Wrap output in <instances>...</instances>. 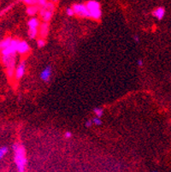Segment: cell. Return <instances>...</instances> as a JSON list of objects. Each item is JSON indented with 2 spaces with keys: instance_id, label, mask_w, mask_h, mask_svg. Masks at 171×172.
Instances as JSON below:
<instances>
[{
  "instance_id": "cell-1",
  "label": "cell",
  "mask_w": 171,
  "mask_h": 172,
  "mask_svg": "<svg viewBox=\"0 0 171 172\" xmlns=\"http://www.w3.org/2000/svg\"><path fill=\"white\" fill-rule=\"evenodd\" d=\"M12 148L14 151V161L16 165L17 170L20 172L25 171L27 163L25 147L20 143H16L13 145Z\"/></svg>"
},
{
  "instance_id": "cell-2",
  "label": "cell",
  "mask_w": 171,
  "mask_h": 172,
  "mask_svg": "<svg viewBox=\"0 0 171 172\" xmlns=\"http://www.w3.org/2000/svg\"><path fill=\"white\" fill-rule=\"evenodd\" d=\"M86 8L88 9L90 14V17L94 20H99L102 16V11L100 8L99 3L95 0H91L86 3Z\"/></svg>"
},
{
  "instance_id": "cell-3",
  "label": "cell",
  "mask_w": 171,
  "mask_h": 172,
  "mask_svg": "<svg viewBox=\"0 0 171 172\" xmlns=\"http://www.w3.org/2000/svg\"><path fill=\"white\" fill-rule=\"evenodd\" d=\"M54 3L53 2H47L45 5H43L42 8L39 9V16H41L44 22H49L52 17V15L54 12Z\"/></svg>"
},
{
  "instance_id": "cell-4",
  "label": "cell",
  "mask_w": 171,
  "mask_h": 172,
  "mask_svg": "<svg viewBox=\"0 0 171 172\" xmlns=\"http://www.w3.org/2000/svg\"><path fill=\"white\" fill-rule=\"evenodd\" d=\"M73 9L75 11V14L78 16L79 17H90V14L88 9L86 8V5L82 4H76L73 5Z\"/></svg>"
},
{
  "instance_id": "cell-5",
  "label": "cell",
  "mask_w": 171,
  "mask_h": 172,
  "mask_svg": "<svg viewBox=\"0 0 171 172\" xmlns=\"http://www.w3.org/2000/svg\"><path fill=\"white\" fill-rule=\"evenodd\" d=\"M26 71V62L25 61H22L21 62V64L18 65L16 71H15V78L16 80H20L21 78H22V76L24 75Z\"/></svg>"
},
{
  "instance_id": "cell-6",
  "label": "cell",
  "mask_w": 171,
  "mask_h": 172,
  "mask_svg": "<svg viewBox=\"0 0 171 172\" xmlns=\"http://www.w3.org/2000/svg\"><path fill=\"white\" fill-rule=\"evenodd\" d=\"M40 79L42 80L43 82H47L50 81L51 76V66H47L45 69H43L40 73Z\"/></svg>"
},
{
  "instance_id": "cell-7",
  "label": "cell",
  "mask_w": 171,
  "mask_h": 172,
  "mask_svg": "<svg viewBox=\"0 0 171 172\" xmlns=\"http://www.w3.org/2000/svg\"><path fill=\"white\" fill-rule=\"evenodd\" d=\"M30 51V47L26 41H20L18 48H17V52L21 55H25Z\"/></svg>"
},
{
  "instance_id": "cell-8",
  "label": "cell",
  "mask_w": 171,
  "mask_h": 172,
  "mask_svg": "<svg viewBox=\"0 0 171 172\" xmlns=\"http://www.w3.org/2000/svg\"><path fill=\"white\" fill-rule=\"evenodd\" d=\"M48 32H49V24L47 23V22H44L39 25L38 34L41 38H45L48 35Z\"/></svg>"
},
{
  "instance_id": "cell-9",
  "label": "cell",
  "mask_w": 171,
  "mask_h": 172,
  "mask_svg": "<svg viewBox=\"0 0 171 172\" xmlns=\"http://www.w3.org/2000/svg\"><path fill=\"white\" fill-rule=\"evenodd\" d=\"M152 15H153L154 17H156L158 20H162L165 15V9L162 7H158V9H156L152 12Z\"/></svg>"
},
{
  "instance_id": "cell-10",
  "label": "cell",
  "mask_w": 171,
  "mask_h": 172,
  "mask_svg": "<svg viewBox=\"0 0 171 172\" xmlns=\"http://www.w3.org/2000/svg\"><path fill=\"white\" fill-rule=\"evenodd\" d=\"M27 25H28L29 29H38V27L40 25V23H39V21H38V18L32 17L28 21V22H27Z\"/></svg>"
},
{
  "instance_id": "cell-11",
  "label": "cell",
  "mask_w": 171,
  "mask_h": 172,
  "mask_svg": "<svg viewBox=\"0 0 171 172\" xmlns=\"http://www.w3.org/2000/svg\"><path fill=\"white\" fill-rule=\"evenodd\" d=\"M38 8L36 6V5H29V6L27 7V14L29 15V16H35L36 14L38 13Z\"/></svg>"
},
{
  "instance_id": "cell-12",
  "label": "cell",
  "mask_w": 171,
  "mask_h": 172,
  "mask_svg": "<svg viewBox=\"0 0 171 172\" xmlns=\"http://www.w3.org/2000/svg\"><path fill=\"white\" fill-rule=\"evenodd\" d=\"M11 41H12V39L9 38V37L3 39V40L0 42V50H3L4 48L8 47L10 45V43H11Z\"/></svg>"
},
{
  "instance_id": "cell-13",
  "label": "cell",
  "mask_w": 171,
  "mask_h": 172,
  "mask_svg": "<svg viewBox=\"0 0 171 172\" xmlns=\"http://www.w3.org/2000/svg\"><path fill=\"white\" fill-rule=\"evenodd\" d=\"M38 34V29H29V30H28V35H29L30 39H34V38H36Z\"/></svg>"
},
{
  "instance_id": "cell-14",
  "label": "cell",
  "mask_w": 171,
  "mask_h": 172,
  "mask_svg": "<svg viewBox=\"0 0 171 172\" xmlns=\"http://www.w3.org/2000/svg\"><path fill=\"white\" fill-rule=\"evenodd\" d=\"M7 152H8V147H7V146H2V147H0V160L4 158Z\"/></svg>"
},
{
  "instance_id": "cell-15",
  "label": "cell",
  "mask_w": 171,
  "mask_h": 172,
  "mask_svg": "<svg viewBox=\"0 0 171 172\" xmlns=\"http://www.w3.org/2000/svg\"><path fill=\"white\" fill-rule=\"evenodd\" d=\"M93 112L95 113V115L98 116V117H102V116L104 115V110L102 108H95L93 110Z\"/></svg>"
},
{
  "instance_id": "cell-16",
  "label": "cell",
  "mask_w": 171,
  "mask_h": 172,
  "mask_svg": "<svg viewBox=\"0 0 171 172\" xmlns=\"http://www.w3.org/2000/svg\"><path fill=\"white\" fill-rule=\"evenodd\" d=\"M37 45H38V46L39 48L44 47V46H45V41L44 38H40V39H38V40H37Z\"/></svg>"
},
{
  "instance_id": "cell-17",
  "label": "cell",
  "mask_w": 171,
  "mask_h": 172,
  "mask_svg": "<svg viewBox=\"0 0 171 172\" xmlns=\"http://www.w3.org/2000/svg\"><path fill=\"white\" fill-rule=\"evenodd\" d=\"M93 124L97 125V126H100V125L102 124V121L100 119V117H94L93 119Z\"/></svg>"
},
{
  "instance_id": "cell-18",
  "label": "cell",
  "mask_w": 171,
  "mask_h": 172,
  "mask_svg": "<svg viewBox=\"0 0 171 172\" xmlns=\"http://www.w3.org/2000/svg\"><path fill=\"white\" fill-rule=\"evenodd\" d=\"M66 14L68 15V16H73L74 15H75L72 7H71V8H67V9H66Z\"/></svg>"
},
{
  "instance_id": "cell-19",
  "label": "cell",
  "mask_w": 171,
  "mask_h": 172,
  "mask_svg": "<svg viewBox=\"0 0 171 172\" xmlns=\"http://www.w3.org/2000/svg\"><path fill=\"white\" fill-rule=\"evenodd\" d=\"M21 1H22V2H24V3L29 5H35V4L38 3V0H21Z\"/></svg>"
},
{
  "instance_id": "cell-20",
  "label": "cell",
  "mask_w": 171,
  "mask_h": 172,
  "mask_svg": "<svg viewBox=\"0 0 171 172\" xmlns=\"http://www.w3.org/2000/svg\"><path fill=\"white\" fill-rule=\"evenodd\" d=\"M12 7H13V5H9L8 7H6V8H5V9H3V10H2V11H1V12H0V16H3V15H4V14L6 13V12H8V11H9V9H11V8H12Z\"/></svg>"
},
{
  "instance_id": "cell-21",
  "label": "cell",
  "mask_w": 171,
  "mask_h": 172,
  "mask_svg": "<svg viewBox=\"0 0 171 172\" xmlns=\"http://www.w3.org/2000/svg\"><path fill=\"white\" fill-rule=\"evenodd\" d=\"M93 120H88V121H86V122L85 125H86V128H90V127H91V126L93 125Z\"/></svg>"
},
{
  "instance_id": "cell-22",
  "label": "cell",
  "mask_w": 171,
  "mask_h": 172,
  "mask_svg": "<svg viewBox=\"0 0 171 172\" xmlns=\"http://www.w3.org/2000/svg\"><path fill=\"white\" fill-rule=\"evenodd\" d=\"M64 137L66 138V139H69V138L72 137V134L70 133V132H66V133L64 134Z\"/></svg>"
},
{
  "instance_id": "cell-23",
  "label": "cell",
  "mask_w": 171,
  "mask_h": 172,
  "mask_svg": "<svg viewBox=\"0 0 171 172\" xmlns=\"http://www.w3.org/2000/svg\"><path fill=\"white\" fill-rule=\"evenodd\" d=\"M38 3L40 5H45L47 3V0H38Z\"/></svg>"
},
{
  "instance_id": "cell-24",
  "label": "cell",
  "mask_w": 171,
  "mask_h": 172,
  "mask_svg": "<svg viewBox=\"0 0 171 172\" xmlns=\"http://www.w3.org/2000/svg\"><path fill=\"white\" fill-rule=\"evenodd\" d=\"M133 40H134V41H135L136 43H138V42L140 41L139 36H138V35H134V36H133Z\"/></svg>"
},
{
  "instance_id": "cell-25",
  "label": "cell",
  "mask_w": 171,
  "mask_h": 172,
  "mask_svg": "<svg viewBox=\"0 0 171 172\" xmlns=\"http://www.w3.org/2000/svg\"><path fill=\"white\" fill-rule=\"evenodd\" d=\"M138 65H139L140 67H142V66H143V60H142V59H139V60H138Z\"/></svg>"
},
{
  "instance_id": "cell-26",
  "label": "cell",
  "mask_w": 171,
  "mask_h": 172,
  "mask_svg": "<svg viewBox=\"0 0 171 172\" xmlns=\"http://www.w3.org/2000/svg\"><path fill=\"white\" fill-rule=\"evenodd\" d=\"M51 2H53V3H56V2H57V1H58V0H51Z\"/></svg>"
}]
</instances>
